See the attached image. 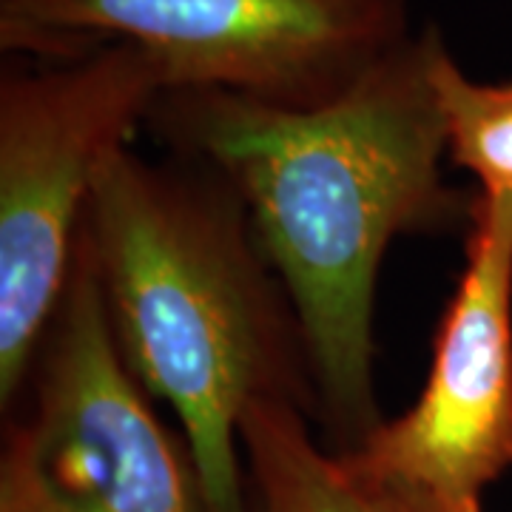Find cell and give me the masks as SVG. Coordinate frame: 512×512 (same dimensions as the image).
I'll list each match as a JSON object with an SVG mask.
<instances>
[{
	"label": "cell",
	"mask_w": 512,
	"mask_h": 512,
	"mask_svg": "<svg viewBox=\"0 0 512 512\" xmlns=\"http://www.w3.org/2000/svg\"><path fill=\"white\" fill-rule=\"evenodd\" d=\"M23 396L0 456V512H208L191 453L117 348L83 239Z\"/></svg>",
	"instance_id": "5b68a950"
},
{
	"label": "cell",
	"mask_w": 512,
	"mask_h": 512,
	"mask_svg": "<svg viewBox=\"0 0 512 512\" xmlns=\"http://www.w3.org/2000/svg\"><path fill=\"white\" fill-rule=\"evenodd\" d=\"M308 421L282 402L245 410L239 444L256 504L268 512H436L322 447Z\"/></svg>",
	"instance_id": "52a82bcc"
},
{
	"label": "cell",
	"mask_w": 512,
	"mask_h": 512,
	"mask_svg": "<svg viewBox=\"0 0 512 512\" xmlns=\"http://www.w3.org/2000/svg\"><path fill=\"white\" fill-rule=\"evenodd\" d=\"M447 160L473 174L481 194L512 191V80H473L444 46L436 60Z\"/></svg>",
	"instance_id": "ba28073f"
},
{
	"label": "cell",
	"mask_w": 512,
	"mask_h": 512,
	"mask_svg": "<svg viewBox=\"0 0 512 512\" xmlns=\"http://www.w3.org/2000/svg\"><path fill=\"white\" fill-rule=\"evenodd\" d=\"M410 35V0H0L3 52L66 60L131 43L168 89L282 109L336 100Z\"/></svg>",
	"instance_id": "277c9868"
},
{
	"label": "cell",
	"mask_w": 512,
	"mask_h": 512,
	"mask_svg": "<svg viewBox=\"0 0 512 512\" xmlns=\"http://www.w3.org/2000/svg\"><path fill=\"white\" fill-rule=\"evenodd\" d=\"M80 239L117 348L180 419L208 512H251L239 424L256 402L319 421L305 330L237 188L205 163L117 151Z\"/></svg>",
	"instance_id": "7a4b0ae2"
},
{
	"label": "cell",
	"mask_w": 512,
	"mask_h": 512,
	"mask_svg": "<svg viewBox=\"0 0 512 512\" xmlns=\"http://www.w3.org/2000/svg\"><path fill=\"white\" fill-rule=\"evenodd\" d=\"M168 92L160 63L103 43L0 77V407L12 410L72 276L94 185Z\"/></svg>",
	"instance_id": "3957f363"
},
{
	"label": "cell",
	"mask_w": 512,
	"mask_h": 512,
	"mask_svg": "<svg viewBox=\"0 0 512 512\" xmlns=\"http://www.w3.org/2000/svg\"><path fill=\"white\" fill-rule=\"evenodd\" d=\"M436 23L413 29L370 72L316 109L220 89H168L146 126L220 171L291 293L333 453L384 421L376 396V291L402 237L467 231L476 194L447 183Z\"/></svg>",
	"instance_id": "6da1fadb"
},
{
	"label": "cell",
	"mask_w": 512,
	"mask_h": 512,
	"mask_svg": "<svg viewBox=\"0 0 512 512\" xmlns=\"http://www.w3.org/2000/svg\"><path fill=\"white\" fill-rule=\"evenodd\" d=\"M339 456L436 512H481L512 470V191L476 194L419 399Z\"/></svg>",
	"instance_id": "8992f818"
},
{
	"label": "cell",
	"mask_w": 512,
	"mask_h": 512,
	"mask_svg": "<svg viewBox=\"0 0 512 512\" xmlns=\"http://www.w3.org/2000/svg\"><path fill=\"white\" fill-rule=\"evenodd\" d=\"M251 512H268V510H265L262 504H256V501H254V510H251Z\"/></svg>",
	"instance_id": "9c48e42d"
}]
</instances>
